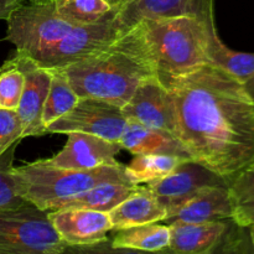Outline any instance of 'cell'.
<instances>
[{"mask_svg":"<svg viewBox=\"0 0 254 254\" xmlns=\"http://www.w3.org/2000/svg\"><path fill=\"white\" fill-rule=\"evenodd\" d=\"M175 136L191 159L227 184L254 165V97L237 78L205 64L171 79Z\"/></svg>","mask_w":254,"mask_h":254,"instance_id":"1","label":"cell"},{"mask_svg":"<svg viewBox=\"0 0 254 254\" xmlns=\"http://www.w3.org/2000/svg\"><path fill=\"white\" fill-rule=\"evenodd\" d=\"M216 24L193 16L143 19L114 44L144 62L164 86L210 64L208 50Z\"/></svg>","mask_w":254,"mask_h":254,"instance_id":"2","label":"cell"},{"mask_svg":"<svg viewBox=\"0 0 254 254\" xmlns=\"http://www.w3.org/2000/svg\"><path fill=\"white\" fill-rule=\"evenodd\" d=\"M60 69L79 97L102 99L121 108L144 78L154 76L141 60L114 42L108 49Z\"/></svg>","mask_w":254,"mask_h":254,"instance_id":"3","label":"cell"},{"mask_svg":"<svg viewBox=\"0 0 254 254\" xmlns=\"http://www.w3.org/2000/svg\"><path fill=\"white\" fill-rule=\"evenodd\" d=\"M20 196L44 211L102 183H129L124 165H103L89 170L61 169L40 160L12 169Z\"/></svg>","mask_w":254,"mask_h":254,"instance_id":"4","label":"cell"},{"mask_svg":"<svg viewBox=\"0 0 254 254\" xmlns=\"http://www.w3.org/2000/svg\"><path fill=\"white\" fill-rule=\"evenodd\" d=\"M67 248L47 211L31 202L0 211V254H60Z\"/></svg>","mask_w":254,"mask_h":254,"instance_id":"5","label":"cell"},{"mask_svg":"<svg viewBox=\"0 0 254 254\" xmlns=\"http://www.w3.org/2000/svg\"><path fill=\"white\" fill-rule=\"evenodd\" d=\"M6 37L16 51L35 57L62 39L74 25L62 19L55 9V2H24L5 20Z\"/></svg>","mask_w":254,"mask_h":254,"instance_id":"6","label":"cell"},{"mask_svg":"<svg viewBox=\"0 0 254 254\" xmlns=\"http://www.w3.org/2000/svg\"><path fill=\"white\" fill-rule=\"evenodd\" d=\"M127 122L121 107L102 99L79 97L71 111L47 127L46 134L79 131L119 143Z\"/></svg>","mask_w":254,"mask_h":254,"instance_id":"7","label":"cell"},{"mask_svg":"<svg viewBox=\"0 0 254 254\" xmlns=\"http://www.w3.org/2000/svg\"><path fill=\"white\" fill-rule=\"evenodd\" d=\"M118 37V30L112 25L111 17L97 24L77 25L32 59L46 68H61L108 49Z\"/></svg>","mask_w":254,"mask_h":254,"instance_id":"8","label":"cell"},{"mask_svg":"<svg viewBox=\"0 0 254 254\" xmlns=\"http://www.w3.org/2000/svg\"><path fill=\"white\" fill-rule=\"evenodd\" d=\"M193 16L215 22V0H126L112 15L119 36L143 19Z\"/></svg>","mask_w":254,"mask_h":254,"instance_id":"9","label":"cell"},{"mask_svg":"<svg viewBox=\"0 0 254 254\" xmlns=\"http://www.w3.org/2000/svg\"><path fill=\"white\" fill-rule=\"evenodd\" d=\"M145 185L164 206L168 218L201 189L228 184L196 161L185 160L179 164L170 174Z\"/></svg>","mask_w":254,"mask_h":254,"instance_id":"10","label":"cell"},{"mask_svg":"<svg viewBox=\"0 0 254 254\" xmlns=\"http://www.w3.org/2000/svg\"><path fill=\"white\" fill-rule=\"evenodd\" d=\"M11 59L25 76L24 91L16 109L22 124V138L45 135L42 111L51 83V69L41 66L24 52L16 51Z\"/></svg>","mask_w":254,"mask_h":254,"instance_id":"11","label":"cell"},{"mask_svg":"<svg viewBox=\"0 0 254 254\" xmlns=\"http://www.w3.org/2000/svg\"><path fill=\"white\" fill-rule=\"evenodd\" d=\"M122 112L127 119L175 135L173 94L154 76L144 78L138 84L130 99L122 107Z\"/></svg>","mask_w":254,"mask_h":254,"instance_id":"12","label":"cell"},{"mask_svg":"<svg viewBox=\"0 0 254 254\" xmlns=\"http://www.w3.org/2000/svg\"><path fill=\"white\" fill-rule=\"evenodd\" d=\"M47 213L50 222L67 247H96L108 241V233L112 231L108 212L64 207Z\"/></svg>","mask_w":254,"mask_h":254,"instance_id":"13","label":"cell"},{"mask_svg":"<svg viewBox=\"0 0 254 254\" xmlns=\"http://www.w3.org/2000/svg\"><path fill=\"white\" fill-rule=\"evenodd\" d=\"M121 150V144L116 141L93 134L71 131L67 133L66 144L59 153L41 160L56 168L89 170L98 166L119 164L116 155Z\"/></svg>","mask_w":254,"mask_h":254,"instance_id":"14","label":"cell"},{"mask_svg":"<svg viewBox=\"0 0 254 254\" xmlns=\"http://www.w3.org/2000/svg\"><path fill=\"white\" fill-rule=\"evenodd\" d=\"M231 220L202 223H173L170 241L164 252L178 254L215 253L232 235Z\"/></svg>","mask_w":254,"mask_h":254,"instance_id":"15","label":"cell"},{"mask_svg":"<svg viewBox=\"0 0 254 254\" xmlns=\"http://www.w3.org/2000/svg\"><path fill=\"white\" fill-rule=\"evenodd\" d=\"M223 220H232V203L228 185H211L201 189L163 222L173 225Z\"/></svg>","mask_w":254,"mask_h":254,"instance_id":"16","label":"cell"},{"mask_svg":"<svg viewBox=\"0 0 254 254\" xmlns=\"http://www.w3.org/2000/svg\"><path fill=\"white\" fill-rule=\"evenodd\" d=\"M119 144L122 149H126L133 155L163 154L192 160L190 154L175 135L159 129L148 128L131 119H128L127 122V127Z\"/></svg>","mask_w":254,"mask_h":254,"instance_id":"17","label":"cell"},{"mask_svg":"<svg viewBox=\"0 0 254 254\" xmlns=\"http://www.w3.org/2000/svg\"><path fill=\"white\" fill-rule=\"evenodd\" d=\"M168 213L158 198L146 186L139 185L138 190L122 201L109 212L112 231L144 225L163 222Z\"/></svg>","mask_w":254,"mask_h":254,"instance_id":"18","label":"cell"},{"mask_svg":"<svg viewBox=\"0 0 254 254\" xmlns=\"http://www.w3.org/2000/svg\"><path fill=\"white\" fill-rule=\"evenodd\" d=\"M139 185L129 183H102L83 192L54 203L50 211L64 207L89 208L111 212L116 206L138 190Z\"/></svg>","mask_w":254,"mask_h":254,"instance_id":"19","label":"cell"},{"mask_svg":"<svg viewBox=\"0 0 254 254\" xmlns=\"http://www.w3.org/2000/svg\"><path fill=\"white\" fill-rule=\"evenodd\" d=\"M113 232V250L164 252L170 241V228L164 222L144 223Z\"/></svg>","mask_w":254,"mask_h":254,"instance_id":"20","label":"cell"},{"mask_svg":"<svg viewBox=\"0 0 254 254\" xmlns=\"http://www.w3.org/2000/svg\"><path fill=\"white\" fill-rule=\"evenodd\" d=\"M185 160L190 159L163 154H136L130 163L124 166V171L131 184L141 185L164 178Z\"/></svg>","mask_w":254,"mask_h":254,"instance_id":"21","label":"cell"},{"mask_svg":"<svg viewBox=\"0 0 254 254\" xmlns=\"http://www.w3.org/2000/svg\"><path fill=\"white\" fill-rule=\"evenodd\" d=\"M232 221L242 228L254 225V165L248 166L228 184Z\"/></svg>","mask_w":254,"mask_h":254,"instance_id":"22","label":"cell"},{"mask_svg":"<svg viewBox=\"0 0 254 254\" xmlns=\"http://www.w3.org/2000/svg\"><path fill=\"white\" fill-rule=\"evenodd\" d=\"M50 69L52 73L51 83H50L44 111H42V124L45 127V130L56 119L71 111L79 99V96L72 88L71 83L64 72L60 68Z\"/></svg>","mask_w":254,"mask_h":254,"instance_id":"23","label":"cell"},{"mask_svg":"<svg viewBox=\"0 0 254 254\" xmlns=\"http://www.w3.org/2000/svg\"><path fill=\"white\" fill-rule=\"evenodd\" d=\"M56 12L69 24L91 25L113 15V6L107 0H56Z\"/></svg>","mask_w":254,"mask_h":254,"instance_id":"24","label":"cell"},{"mask_svg":"<svg viewBox=\"0 0 254 254\" xmlns=\"http://www.w3.org/2000/svg\"><path fill=\"white\" fill-rule=\"evenodd\" d=\"M210 64H216L245 83L254 74V52H240L226 46L218 34L213 36L208 50Z\"/></svg>","mask_w":254,"mask_h":254,"instance_id":"25","label":"cell"},{"mask_svg":"<svg viewBox=\"0 0 254 254\" xmlns=\"http://www.w3.org/2000/svg\"><path fill=\"white\" fill-rule=\"evenodd\" d=\"M20 141L12 144L0 155V211L20 207L29 202L17 192L12 176L15 153Z\"/></svg>","mask_w":254,"mask_h":254,"instance_id":"26","label":"cell"},{"mask_svg":"<svg viewBox=\"0 0 254 254\" xmlns=\"http://www.w3.org/2000/svg\"><path fill=\"white\" fill-rule=\"evenodd\" d=\"M25 76L10 57L0 67V108L16 111L24 91Z\"/></svg>","mask_w":254,"mask_h":254,"instance_id":"27","label":"cell"},{"mask_svg":"<svg viewBox=\"0 0 254 254\" xmlns=\"http://www.w3.org/2000/svg\"><path fill=\"white\" fill-rule=\"evenodd\" d=\"M22 138V124L14 109L0 108V155Z\"/></svg>","mask_w":254,"mask_h":254,"instance_id":"28","label":"cell"},{"mask_svg":"<svg viewBox=\"0 0 254 254\" xmlns=\"http://www.w3.org/2000/svg\"><path fill=\"white\" fill-rule=\"evenodd\" d=\"M26 2V0H0V20H6L14 9Z\"/></svg>","mask_w":254,"mask_h":254,"instance_id":"29","label":"cell"},{"mask_svg":"<svg viewBox=\"0 0 254 254\" xmlns=\"http://www.w3.org/2000/svg\"><path fill=\"white\" fill-rule=\"evenodd\" d=\"M243 84H245L246 89H247V91L254 97V74L251 77L250 79H248V81H246Z\"/></svg>","mask_w":254,"mask_h":254,"instance_id":"30","label":"cell"},{"mask_svg":"<svg viewBox=\"0 0 254 254\" xmlns=\"http://www.w3.org/2000/svg\"><path fill=\"white\" fill-rule=\"evenodd\" d=\"M247 230H248V237H250L251 247H252V251L254 252V225L250 226Z\"/></svg>","mask_w":254,"mask_h":254,"instance_id":"31","label":"cell"},{"mask_svg":"<svg viewBox=\"0 0 254 254\" xmlns=\"http://www.w3.org/2000/svg\"><path fill=\"white\" fill-rule=\"evenodd\" d=\"M107 1H108L109 4H111L112 6H113L114 10H116V9H118V7L121 6V5L123 4V2L126 1V0H107Z\"/></svg>","mask_w":254,"mask_h":254,"instance_id":"32","label":"cell"},{"mask_svg":"<svg viewBox=\"0 0 254 254\" xmlns=\"http://www.w3.org/2000/svg\"><path fill=\"white\" fill-rule=\"evenodd\" d=\"M55 1L56 0H26V2H30V4H50Z\"/></svg>","mask_w":254,"mask_h":254,"instance_id":"33","label":"cell"}]
</instances>
